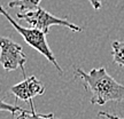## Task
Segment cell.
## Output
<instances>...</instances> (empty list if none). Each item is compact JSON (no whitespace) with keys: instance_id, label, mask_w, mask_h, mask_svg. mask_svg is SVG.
Returning <instances> with one entry per match:
<instances>
[{"instance_id":"obj_2","label":"cell","mask_w":124,"mask_h":119,"mask_svg":"<svg viewBox=\"0 0 124 119\" xmlns=\"http://www.w3.org/2000/svg\"><path fill=\"white\" fill-rule=\"evenodd\" d=\"M0 14H1L4 17L7 18V21L12 24V27L22 35V38L24 39V41H25L30 47L36 49L38 53H40L43 56H45V57L47 58V60L56 68V70L59 71V73H62V72H63V70L61 69V66L59 65L58 61H56V58L54 56L52 49L49 48L47 39H46V35H45L43 31L38 30V29H35V28H24V27H22V25H20V24L15 21V18L12 17V16L9 15V13L2 6H0Z\"/></svg>"},{"instance_id":"obj_3","label":"cell","mask_w":124,"mask_h":119,"mask_svg":"<svg viewBox=\"0 0 124 119\" xmlns=\"http://www.w3.org/2000/svg\"><path fill=\"white\" fill-rule=\"evenodd\" d=\"M17 18L21 20V21H25L29 25H31V28H35V29L43 31L45 35H48L49 28L53 27V25H60V27L68 28L74 32H80L83 30L80 27L69 22L66 18L54 16V15H52L51 13H48L47 10H45L41 7H38L36 10H32V12L18 13Z\"/></svg>"},{"instance_id":"obj_10","label":"cell","mask_w":124,"mask_h":119,"mask_svg":"<svg viewBox=\"0 0 124 119\" xmlns=\"http://www.w3.org/2000/svg\"><path fill=\"white\" fill-rule=\"evenodd\" d=\"M98 116H99V117H102L103 119H124V117H120V116H116V115H111V113H108V112H105V111H100V112H98Z\"/></svg>"},{"instance_id":"obj_6","label":"cell","mask_w":124,"mask_h":119,"mask_svg":"<svg viewBox=\"0 0 124 119\" xmlns=\"http://www.w3.org/2000/svg\"><path fill=\"white\" fill-rule=\"evenodd\" d=\"M41 0H12L8 4L10 8H20L22 13L25 12H32L39 7Z\"/></svg>"},{"instance_id":"obj_8","label":"cell","mask_w":124,"mask_h":119,"mask_svg":"<svg viewBox=\"0 0 124 119\" xmlns=\"http://www.w3.org/2000/svg\"><path fill=\"white\" fill-rule=\"evenodd\" d=\"M113 61L120 66H124V41L116 40L111 44Z\"/></svg>"},{"instance_id":"obj_7","label":"cell","mask_w":124,"mask_h":119,"mask_svg":"<svg viewBox=\"0 0 124 119\" xmlns=\"http://www.w3.org/2000/svg\"><path fill=\"white\" fill-rule=\"evenodd\" d=\"M30 103L31 109L30 110H25L23 109L20 115L16 117V119H59L54 117V113H48V115H41V113H38L35 111V106L32 104V102H29Z\"/></svg>"},{"instance_id":"obj_4","label":"cell","mask_w":124,"mask_h":119,"mask_svg":"<svg viewBox=\"0 0 124 119\" xmlns=\"http://www.w3.org/2000/svg\"><path fill=\"white\" fill-rule=\"evenodd\" d=\"M27 56L22 46L14 42L12 39L0 35V64L6 71H14L21 69L22 73L25 75L24 64Z\"/></svg>"},{"instance_id":"obj_5","label":"cell","mask_w":124,"mask_h":119,"mask_svg":"<svg viewBox=\"0 0 124 119\" xmlns=\"http://www.w3.org/2000/svg\"><path fill=\"white\" fill-rule=\"evenodd\" d=\"M10 92L17 100H22L25 102H31L36 96L43 95L45 93V86L37 77L31 76L25 79L10 87Z\"/></svg>"},{"instance_id":"obj_1","label":"cell","mask_w":124,"mask_h":119,"mask_svg":"<svg viewBox=\"0 0 124 119\" xmlns=\"http://www.w3.org/2000/svg\"><path fill=\"white\" fill-rule=\"evenodd\" d=\"M75 78H79L84 88L91 93L92 104L105 105L109 101H124V85L116 81L105 68H95L89 72L77 68Z\"/></svg>"},{"instance_id":"obj_11","label":"cell","mask_w":124,"mask_h":119,"mask_svg":"<svg viewBox=\"0 0 124 119\" xmlns=\"http://www.w3.org/2000/svg\"><path fill=\"white\" fill-rule=\"evenodd\" d=\"M90 4L92 5V7L94 8V10H99L101 8V0H87Z\"/></svg>"},{"instance_id":"obj_9","label":"cell","mask_w":124,"mask_h":119,"mask_svg":"<svg viewBox=\"0 0 124 119\" xmlns=\"http://www.w3.org/2000/svg\"><path fill=\"white\" fill-rule=\"evenodd\" d=\"M23 109L21 106L14 105V104H10V103H7L5 102L2 98H0V111H7V112H10L12 115H15L16 112H21Z\"/></svg>"}]
</instances>
